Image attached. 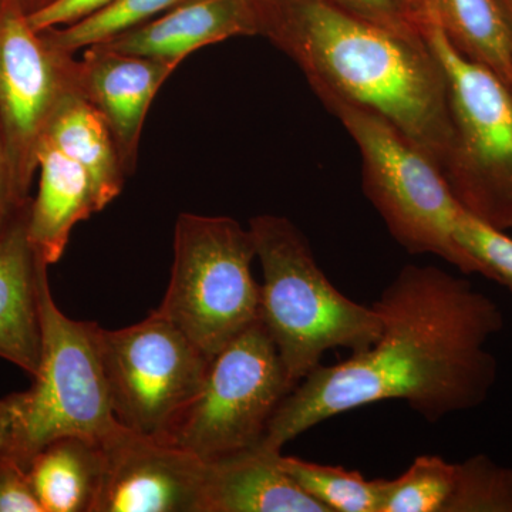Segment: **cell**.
<instances>
[{
	"instance_id": "cell-1",
	"label": "cell",
	"mask_w": 512,
	"mask_h": 512,
	"mask_svg": "<svg viewBox=\"0 0 512 512\" xmlns=\"http://www.w3.org/2000/svg\"><path fill=\"white\" fill-rule=\"evenodd\" d=\"M372 308L382 320L376 342L296 384L265 446L282 451L323 421L384 400H403L430 423L487 400L497 379L487 345L504 326L493 299L437 266L406 265Z\"/></svg>"
},
{
	"instance_id": "cell-2",
	"label": "cell",
	"mask_w": 512,
	"mask_h": 512,
	"mask_svg": "<svg viewBox=\"0 0 512 512\" xmlns=\"http://www.w3.org/2000/svg\"><path fill=\"white\" fill-rule=\"evenodd\" d=\"M259 36L291 57L316 96L375 111L443 174L453 126L446 76L419 32L357 18L326 0H266Z\"/></svg>"
},
{
	"instance_id": "cell-3",
	"label": "cell",
	"mask_w": 512,
	"mask_h": 512,
	"mask_svg": "<svg viewBox=\"0 0 512 512\" xmlns=\"http://www.w3.org/2000/svg\"><path fill=\"white\" fill-rule=\"evenodd\" d=\"M262 265L261 315L293 386L320 365L328 350L362 352L376 342L382 320L333 286L305 235L288 218L249 221Z\"/></svg>"
},
{
	"instance_id": "cell-4",
	"label": "cell",
	"mask_w": 512,
	"mask_h": 512,
	"mask_svg": "<svg viewBox=\"0 0 512 512\" xmlns=\"http://www.w3.org/2000/svg\"><path fill=\"white\" fill-rule=\"evenodd\" d=\"M42 357L33 384L0 399V454L28 470L49 444L66 437L103 441L119 429L96 345L97 323L60 311L47 269L40 281Z\"/></svg>"
},
{
	"instance_id": "cell-5",
	"label": "cell",
	"mask_w": 512,
	"mask_h": 512,
	"mask_svg": "<svg viewBox=\"0 0 512 512\" xmlns=\"http://www.w3.org/2000/svg\"><path fill=\"white\" fill-rule=\"evenodd\" d=\"M407 18L439 60L450 103V156L443 175L458 204L484 224L512 228V92L451 45L429 10Z\"/></svg>"
},
{
	"instance_id": "cell-6",
	"label": "cell",
	"mask_w": 512,
	"mask_h": 512,
	"mask_svg": "<svg viewBox=\"0 0 512 512\" xmlns=\"http://www.w3.org/2000/svg\"><path fill=\"white\" fill-rule=\"evenodd\" d=\"M318 97L359 148L363 191L392 237L409 254H433L463 274H477L456 241L464 208L440 168L375 111L329 94Z\"/></svg>"
},
{
	"instance_id": "cell-7",
	"label": "cell",
	"mask_w": 512,
	"mask_h": 512,
	"mask_svg": "<svg viewBox=\"0 0 512 512\" xmlns=\"http://www.w3.org/2000/svg\"><path fill=\"white\" fill-rule=\"evenodd\" d=\"M255 258L252 232L239 222L181 214L175 224L170 284L157 311L214 357L259 320Z\"/></svg>"
},
{
	"instance_id": "cell-8",
	"label": "cell",
	"mask_w": 512,
	"mask_h": 512,
	"mask_svg": "<svg viewBox=\"0 0 512 512\" xmlns=\"http://www.w3.org/2000/svg\"><path fill=\"white\" fill-rule=\"evenodd\" d=\"M293 387L268 330L256 320L212 357L200 392L161 440L204 461L256 446Z\"/></svg>"
},
{
	"instance_id": "cell-9",
	"label": "cell",
	"mask_w": 512,
	"mask_h": 512,
	"mask_svg": "<svg viewBox=\"0 0 512 512\" xmlns=\"http://www.w3.org/2000/svg\"><path fill=\"white\" fill-rule=\"evenodd\" d=\"M96 345L114 417L158 440L200 392L212 359L158 311L128 328L96 325Z\"/></svg>"
},
{
	"instance_id": "cell-10",
	"label": "cell",
	"mask_w": 512,
	"mask_h": 512,
	"mask_svg": "<svg viewBox=\"0 0 512 512\" xmlns=\"http://www.w3.org/2000/svg\"><path fill=\"white\" fill-rule=\"evenodd\" d=\"M74 89V55L33 29L16 0H0V126L20 207L30 202L46 128L60 101Z\"/></svg>"
},
{
	"instance_id": "cell-11",
	"label": "cell",
	"mask_w": 512,
	"mask_h": 512,
	"mask_svg": "<svg viewBox=\"0 0 512 512\" xmlns=\"http://www.w3.org/2000/svg\"><path fill=\"white\" fill-rule=\"evenodd\" d=\"M101 446L104 474L93 512H201L207 461L123 426Z\"/></svg>"
},
{
	"instance_id": "cell-12",
	"label": "cell",
	"mask_w": 512,
	"mask_h": 512,
	"mask_svg": "<svg viewBox=\"0 0 512 512\" xmlns=\"http://www.w3.org/2000/svg\"><path fill=\"white\" fill-rule=\"evenodd\" d=\"M178 66L106 45L87 47L77 60V90L109 127L127 175L136 171L138 143L151 101Z\"/></svg>"
},
{
	"instance_id": "cell-13",
	"label": "cell",
	"mask_w": 512,
	"mask_h": 512,
	"mask_svg": "<svg viewBox=\"0 0 512 512\" xmlns=\"http://www.w3.org/2000/svg\"><path fill=\"white\" fill-rule=\"evenodd\" d=\"M29 204L0 234V359L33 377L42 357L40 281L49 265L30 244Z\"/></svg>"
},
{
	"instance_id": "cell-14",
	"label": "cell",
	"mask_w": 512,
	"mask_h": 512,
	"mask_svg": "<svg viewBox=\"0 0 512 512\" xmlns=\"http://www.w3.org/2000/svg\"><path fill=\"white\" fill-rule=\"evenodd\" d=\"M281 458L259 443L207 461L201 512H329L292 480Z\"/></svg>"
},
{
	"instance_id": "cell-15",
	"label": "cell",
	"mask_w": 512,
	"mask_h": 512,
	"mask_svg": "<svg viewBox=\"0 0 512 512\" xmlns=\"http://www.w3.org/2000/svg\"><path fill=\"white\" fill-rule=\"evenodd\" d=\"M237 36H259L258 19L247 0H185L103 45L181 64L195 50Z\"/></svg>"
},
{
	"instance_id": "cell-16",
	"label": "cell",
	"mask_w": 512,
	"mask_h": 512,
	"mask_svg": "<svg viewBox=\"0 0 512 512\" xmlns=\"http://www.w3.org/2000/svg\"><path fill=\"white\" fill-rule=\"evenodd\" d=\"M37 173L39 188L28 208V237L50 266L62 258L74 225L100 210L86 171L46 140L37 151Z\"/></svg>"
},
{
	"instance_id": "cell-17",
	"label": "cell",
	"mask_w": 512,
	"mask_h": 512,
	"mask_svg": "<svg viewBox=\"0 0 512 512\" xmlns=\"http://www.w3.org/2000/svg\"><path fill=\"white\" fill-rule=\"evenodd\" d=\"M42 140L86 171L100 211L119 197L128 177L119 150L99 111L79 90H72L60 101Z\"/></svg>"
},
{
	"instance_id": "cell-18",
	"label": "cell",
	"mask_w": 512,
	"mask_h": 512,
	"mask_svg": "<svg viewBox=\"0 0 512 512\" xmlns=\"http://www.w3.org/2000/svg\"><path fill=\"white\" fill-rule=\"evenodd\" d=\"M43 512H93L104 474L100 441L66 437L43 448L28 467Z\"/></svg>"
},
{
	"instance_id": "cell-19",
	"label": "cell",
	"mask_w": 512,
	"mask_h": 512,
	"mask_svg": "<svg viewBox=\"0 0 512 512\" xmlns=\"http://www.w3.org/2000/svg\"><path fill=\"white\" fill-rule=\"evenodd\" d=\"M410 5L429 10L461 55L512 92V25L501 0H410Z\"/></svg>"
},
{
	"instance_id": "cell-20",
	"label": "cell",
	"mask_w": 512,
	"mask_h": 512,
	"mask_svg": "<svg viewBox=\"0 0 512 512\" xmlns=\"http://www.w3.org/2000/svg\"><path fill=\"white\" fill-rule=\"evenodd\" d=\"M282 467L302 491L329 512H380L383 480H367L359 471L282 456Z\"/></svg>"
},
{
	"instance_id": "cell-21",
	"label": "cell",
	"mask_w": 512,
	"mask_h": 512,
	"mask_svg": "<svg viewBox=\"0 0 512 512\" xmlns=\"http://www.w3.org/2000/svg\"><path fill=\"white\" fill-rule=\"evenodd\" d=\"M185 0H113L106 8L64 28L42 30L53 45L74 55L138 28Z\"/></svg>"
},
{
	"instance_id": "cell-22",
	"label": "cell",
	"mask_w": 512,
	"mask_h": 512,
	"mask_svg": "<svg viewBox=\"0 0 512 512\" xmlns=\"http://www.w3.org/2000/svg\"><path fill=\"white\" fill-rule=\"evenodd\" d=\"M456 477V463L420 456L402 476L383 480L380 512H443Z\"/></svg>"
},
{
	"instance_id": "cell-23",
	"label": "cell",
	"mask_w": 512,
	"mask_h": 512,
	"mask_svg": "<svg viewBox=\"0 0 512 512\" xmlns=\"http://www.w3.org/2000/svg\"><path fill=\"white\" fill-rule=\"evenodd\" d=\"M443 512H512V468L481 454L456 463L453 491Z\"/></svg>"
},
{
	"instance_id": "cell-24",
	"label": "cell",
	"mask_w": 512,
	"mask_h": 512,
	"mask_svg": "<svg viewBox=\"0 0 512 512\" xmlns=\"http://www.w3.org/2000/svg\"><path fill=\"white\" fill-rule=\"evenodd\" d=\"M456 241L477 266V274L498 282L512 293V238L504 231L461 212Z\"/></svg>"
},
{
	"instance_id": "cell-25",
	"label": "cell",
	"mask_w": 512,
	"mask_h": 512,
	"mask_svg": "<svg viewBox=\"0 0 512 512\" xmlns=\"http://www.w3.org/2000/svg\"><path fill=\"white\" fill-rule=\"evenodd\" d=\"M0 512H43L28 470L0 454Z\"/></svg>"
},
{
	"instance_id": "cell-26",
	"label": "cell",
	"mask_w": 512,
	"mask_h": 512,
	"mask_svg": "<svg viewBox=\"0 0 512 512\" xmlns=\"http://www.w3.org/2000/svg\"><path fill=\"white\" fill-rule=\"evenodd\" d=\"M330 5L345 10L357 18L382 25L396 32H417L407 18L406 9L399 0H326Z\"/></svg>"
},
{
	"instance_id": "cell-27",
	"label": "cell",
	"mask_w": 512,
	"mask_h": 512,
	"mask_svg": "<svg viewBox=\"0 0 512 512\" xmlns=\"http://www.w3.org/2000/svg\"><path fill=\"white\" fill-rule=\"evenodd\" d=\"M113 0H55L46 8L28 15L30 26L37 32L73 25L106 8Z\"/></svg>"
},
{
	"instance_id": "cell-28",
	"label": "cell",
	"mask_w": 512,
	"mask_h": 512,
	"mask_svg": "<svg viewBox=\"0 0 512 512\" xmlns=\"http://www.w3.org/2000/svg\"><path fill=\"white\" fill-rule=\"evenodd\" d=\"M22 208L25 207H20L16 201L15 191H13L5 138H3L2 126H0V234L5 231L9 222Z\"/></svg>"
},
{
	"instance_id": "cell-29",
	"label": "cell",
	"mask_w": 512,
	"mask_h": 512,
	"mask_svg": "<svg viewBox=\"0 0 512 512\" xmlns=\"http://www.w3.org/2000/svg\"><path fill=\"white\" fill-rule=\"evenodd\" d=\"M19 3L20 8L25 10L28 15H32V13L37 12V10L46 8L50 3L55 2V0H16Z\"/></svg>"
},
{
	"instance_id": "cell-30",
	"label": "cell",
	"mask_w": 512,
	"mask_h": 512,
	"mask_svg": "<svg viewBox=\"0 0 512 512\" xmlns=\"http://www.w3.org/2000/svg\"><path fill=\"white\" fill-rule=\"evenodd\" d=\"M247 2L252 6V9L255 10V15H258V10L264 6L266 0H247Z\"/></svg>"
},
{
	"instance_id": "cell-31",
	"label": "cell",
	"mask_w": 512,
	"mask_h": 512,
	"mask_svg": "<svg viewBox=\"0 0 512 512\" xmlns=\"http://www.w3.org/2000/svg\"><path fill=\"white\" fill-rule=\"evenodd\" d=\"M501 3H503L505 12H507L508 18H510L512 25V0H501Z\"/></svg>"
},
{
	"instance_id": "cell-32",
	"label": "cell",
	"mask_w": 512,
	"mask_h": 512,
	"mask_svg": "<svg viewBox=\"0 0 512 512\" xmlns=\"http://www.w3.org/2000/svg\"><path fill=\"white\" fill-rule=\"evenodd\" d=\"M400 3H402V6L404 9H406V6L409 5L410 0H399Z\"/></svg>"
}]
</instances>
